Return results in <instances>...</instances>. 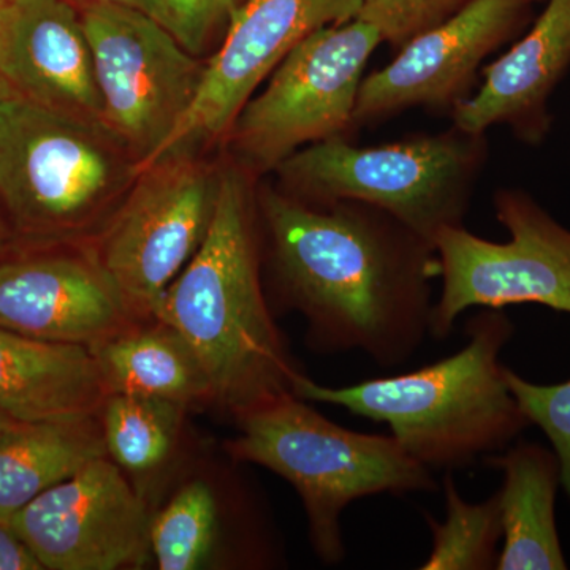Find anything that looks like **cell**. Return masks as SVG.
<instances>
[{"instance_id":"6da1fadb","label":"cell","mask_w":570,"mask_h":570,"mask_svg":"<svg viewBox=\"0 0 570 570\" xmlns=\"http://www.w3.org/2000/svg\"><path fill=\"white\" fill-rule=\"evenodd\" d=\"M262 246L276 287L326 352H363L377 366L407 362L430 336L434 246L392 214L360 202L307 205L257 181Z\"/></svg>"},{"instance_id":"7a4b0ae2","label":"cell","mask_w":570,"mask_h":570,"mask_svg":"<svg viewBox=\"0 0 570 570\" xmlns=\"http://www.w3.org/2000/svg\"><path fill=\"white\" fill-rule=\"evenodd\" d=\"M257 181L230 157L220 164L208 234L153 313L194 348L213 403L235 419L294 395L302 373L266 298Z\"/></svg>"},{"instance_id":"3957f363","label":"cell","mask_w":570,"mask_h":570,"mask_svg":"<svg viewBox=\"0 0 570 570\" xmlns=\"http://www.w3.org/2000/svg\"><path fill=\"white\" fill-rule=\"evenodd\" d=\"M456 354L397 376L326 387L298 373L294 395L387 423L412 459L431 471L472 466L508 448L530 425L499 362L513 335L502 309H482L466 325Z\"/></svg>"},{"instance_id":"277c9868","label":"cell","mask_w":570,"mask_h":570,"mask_svg":"<svg viewBox=\"0 0 570 570\" xmlns=\"http://www.w3.org/2000/svg\"><path fill=\"white\" fill-rule=\"evenodd\" d=\"M140 174L104 122L20 96L0 100V208L14 243H91Z\"/></svg>"},{"instance_id":"5b68a950","label":"cell","mask_w":570,"mask_h":570,"mask_svg":"<svg viewBox=\"0 0 570 570\" xmlns=\"http://www.w3.org/2000/svg\"><path fill=\"white\" fill-rule=\"evenodd\" d=\"M228 455L287 480L302 498L313 549L325 564L346 558L341 517L348 504L374 494L434 493L433 471L393 436L337 425L287 395L235 419Z\"/></svg>"},{"instance_id":"8992f818","label":"cell","mask_w":570,"mask_h":570,"mask_svg":"<svg viewBox=\"0 0 570 570\" xmlns=\"http://www.w3.org/2000/svg\"><path fill=\"white\" fill-rule=\"evenodd\" d=\"M487 159V134L455 126L379 146L332 138L284 160L276 186L307 205L376 206L434 246L439 232L463 225Z\"/></svg>"},{"instance_id":"52a82bcc","label":"cell","mask_w":570,"mask_h":570,"mask_svg":"<svg viewBox=\"0 0 570 570\" xmlns=\"http://www.w3.org/2000/svg\"><path fill=\"white\" fill-rule=\"evenodd\" d=\"M382 43L358 18L306 37L236 115L224 140L230 159L262 179L305 146L355 132L360 86Z\"/></svg>"},{"instance_id":"ba28073f","label":"cell","mask_w":570,"mask_h":570,"mask_svg":"<svg viewBox=\"0 0 570 570\" xmlns=\"http://www.w3.org/2000/svg\"><path fill=\"white\" fill-rule=\"evenodd\" d=\"M493 208L509 242H489L464 225L444 228L434 238L442 283L430 324L436 340H445L471 307L534 303L570 314L569 228L515 187L498 189Z\"/></svg>"},{"instance_id":"9c48e42d","label":"cell","mask_w":570,"mask_h":570,"mask_svg":"<svg viewBox=\"0 0 570 570\" xmlns=\"http://www.w3.org/2000/svg\"><path fill=\"white\" fill-rule=\"evenodd\" d=\"M220 164L176 153L140 168L121 206L89 245L149 321L164 292L204 243L216 209Z\"/></svg>"},{"instance_id":"30bf717a","label":"cell","mask_w":570,"mask_h":570,"mask_svg":"<svg viewBox=\"0 0 570 570\" xmlns=\"http://www.w3.org/2000/svg\"><path fill=\"white\" fill-rule=\"evenodd\" d=\"M91 45L104 122L149 164L193 105L205 63L160 22L134 7H78Z\"/></svg>"},{"instance_id":"8fae6325","label":"cell","mask_w":570,"mask_h":570,"mask_svg":"<svg viewBox=\"0 0 570 570\" xmlns=\"http://www.w3.org/2000/svg\"><path fill=\"white\" fill-rule=\"evenodd\" d=\"M363 0H249L232 13L223 43L205 62L189 110L148 165L224 141L247 100L311 33L358 17ZM145 165V167H148Z\"/></svg>"},{"instance_id":"7c38bea8","label":"cell","mask_w":570,"mask_h":570,"mask_svg":"<svg viewBox=\"0 0 570 570\" xmlns=\"http://www.w3.org/2000/svg\"><path fill=\"white\" fill-rule=\"evenodd\" d=\"M530 0H471L449 20L420 33L384 69L363 78L354 130L414 108L452 111L469 99L482 62L519 37Z\"/></svg>"},{"instance_id":"4fadbf2b","label":"cell","mask_w":570,"mask_h":570,"mask_svg":"<svg viewBox=\"0 0 570 570\" xmlns=\"http://www.w3.org/2000/svg\"><path fill=\"white\" fill-rule=\"evenodd\" d=\"M10 527L50 570L127 568L151 549L145 502L108 456L33 499Z\"/></svg>"},{"instance_id":"5bb4252c","label":"cell","mask_w":570,"mask_h":570,"mask_svg":"<svg viewBox=\"0 0 570 570\" xmlns=\"http://www.w3.org/2000/svg\"><path fill=\"white\" fill-rule=\"evenodd\" d=\"M140 322L89 243L39 247L0 262V328L92 347Z\"/></svg>"},{"instance_id":"9a60e30c","label":"cell","mask_w":570,"mask_h":570,"mask_svg":"<svg viewBox=\"0 0 570 570\" xmlns=\"http://www.w3.org/2000/svg\"><path fill=\"white\" fill-rule=\"evenodd\" d=\"M0 77L17 96L104 122L91 45L70 0H10L0 26Z\"/></svg>"},{"instance_id":"2e32d148","label":"cell","mask_w":570,"mask_h":570,"mask_svg":"<svg viewBox=\"0 0 570 570\" xmlns=\"http://www.w3.org/2000/svg\"><path fill=\"white\" fill-rule=\"evenodd\" d=\"M546 2L531 28L482 71L479 91L452 111L453 126L474 134L508 126L524 145L547 140L550 99L570 70V0Z\"/></svg>"},{"instance_id":"e0dca14e","label":"cell","mask_w":570,"mask_h":570,"mask_svg":"<svg viewBox=\"0 0 570 570\" xmlns=\"http://www.w3.org/2000/svg\"><path fill=\"white\" fill-rule=\"evenodd\" d=\"M108 389L89 347L0 328V412L14 422L100 415Z\"/></svg>"},{"instance_id":"ac0fdd59","label":"cell","mask_w":570,"mask_h":570,"mask_svg":"<svg viewBox=\"0 0 570 570\" xmlns=\"http://www.w3.org/2000/svg\"><path fill=\"white\" fill-rule=\"evenodd\" d=\"M501 469L502 549L498 570L568 569L562 553L554 501L561 483L554 452L532 442H519L504 455L483 459Z\"/></svg>"},{"instance_id":"d6986e66","label":"cell","mask_w":570,"mask_h":570,"mask_svg":"<svg viewBox=\"0 0 570 570\" xmlns=\"http://www.w3.org/2000/svg\"><path fill=\"white\" fill-rule=\"evenodd\" d=\"M108 456L102 420L14 422L0 431V523L92 461Z\"/></svg>"},{"instance_id":"ffe728a7","label":"cell","mask_w":570,"mask_h":570,"mask_svg":"<svg viewBox=\"0 0 570 570\" xmlns=\"http://www.w3.org/2000/svg\"><path fill=\"white\" fill-rule=\"evenodd\" d=\"M134 325L89 347L108 393L164 397L186 407L213 403V387L194 348L170 325Z\"/></svg>"},{"instance_id":"44dd1931","label":"cell","mask_w":570,"mask_h":570,"mask_svg":"<svg viewBox=\"0 0 570 570\" xmlns=\"http://www.w3.org/2000/svg\"><path fill=\"white\" fill-rule=\"evenodd\" d=\"M187 411L164 397L111 393L100 412L108 456L132 474L156 471L174 452Z\"/></svg>"},{"instance_id":"7402d4cb","label":"cell","mask_w":570,"mask_h":570,"mask_svg":"<svg viewBox=\"0 0 570 570\" xmlns=\"http://www.w3.org/2000/svg\"><path fill=\"white\" fill-rule=\"evenodd\" d=\"M445 520L425 515L433 535L430 557L422 570H491L497 569L499 542L502 540L499 494L472 504L461 497L452 471L444 478Z\"/></svg>"},{"instance_id":"603a6c76","label":"cell","mask_w":570,"mask_h":570,"mask_svg":"<svg viewBox=\"0 0 570 570\" xmlns=\"http://www.w3.org/2000/svg\"><path fill=\"white\" fill-rule=\"evenodd\" d=\"M217 502L204 480L184 485L151 520L149 546L160 570H194L212 551Z\"/></svg>"},{"instance_id":"cb8c5ba5","label":"cell","mask_w":570,"mask_h":570,"mask_svg":"<svg viewBox=\"0 0 570 570\" xmlns=\"http://www.w3.org/2000/svg\"><path fill=\"white\" fill-rule=\"evenodd\" d=\"M505 381L530 425H538L553 445L561 485L570 499V381L532 384L505 366Z\"/></svg>"},{"instance_id":"d4e9b609","label":"cell","mask_w":570,"mask_h":570,"mask_svg":"<svg viewBox=\"0 0 570 570\" xmlns=\"http://www.w3.org/2000/svg\"><path fill=\"white\" fill-rule=\"evenodd\" d=\"M471 0H363L358 20L367 22L396 52L420 33L436 28Z\"/></svg>"},{"instance_id":"484cf974","label":"cell","mask_w":570,"mask_h":570,"mask_svg":"<svg viewBox=\"0 0 570 570\" xmlns=\"http://www.w3.org/2000/svg\"><path fill=\"white\" fill-rule=\"evenodd\" d=\"M146 13L200 58L235 11V0H146Z\"/></svg>"},{"instance_id":"4316f807","label":"cell","mask_w":570,"mask_h":570,"mask_svg":"<svg viewBox=\"0 0 570 570\" xmlns=\"http://www.w3.org/2000/svg\"><path fill=\"white\" fill-rule=\"evenodd\" d=\"M0 570H43L39 558L10 524L0 523Z\"/></svg>"},{"instance_id":"83f0119b","label":"cell","mask_w":570,"mask_h":570,"mask_svg":"<svg viewBox=\"0 0 570 570\" xmlns=\"http://www.w3.org/2000/svg\"><path fill=\"white\" fill-rule=\"evenodd\" d=\"M13 245V234H11L10 225L7 223L6 214H3L2 208H0V262L9 257Z\"/></svg>"},{"instance_id":"f1b7e54d","label":"cell","mask_w":570,"mask_h":570,"mask_svg":"<svg viewBox=\"0 0 570 570\" xmlns=\"http://www.w3.org/2000/svg\"><path fill=\"white\" fill-rule=\"evenodd\" d=\"M77 7L92 6V3H112V6L134 7L145 11L146 0H70Z\"/></svg>"},{"instance_id":"f546056e","label":"cell","mask_w":570,"mask_h":570,"mask_svg":"<svg viewBox=\"0 0 570 570\" xmlns=\"http://www.w3.org/2000/svg\"><path fill=\"white\" fill-rule=\"evenodd\" d=\"M11 96H17V94H14L13 89H11L9 85H7V81L3 80L2 77H0V100L9 99V97Z\"/></svg>"},{"instance_id":"4dcf8cb0","label":"cell","mask_w":570,"mask_h":570,"mask_svg":"<svg viewBox=\"0 0 570 570\" xmlns=\"http://www.w3.org/2000/svg\"><path fill=\"white\" fill-rule=\"evenodd\" d=\"M10 0H0V26H2L3 18H6L7 10H9Z\"/></svg>"},{"instance_id":"1f68e13d","label":"cell","mask_w":570,"mask_h":570,"mask_svg":"<svg viewBox=\"0 0 570 570\" xmlns=\"http://www.w3.org/2000/svg\"><path fill=\"white\" fill-rule=\"evenodd\" d=\"M13 423L14 420L7 417L6 414H2V412H0V431L6 430V428H9L10 425H13Z\"/></svg>"},{"instance_id":"d6a6232c","label":"cell","mask_w":570,"mask_h":570,"mask_svg":"<svg viewBox=\"0 0 570 570\" xmlns=\"http://www.w3.org/2000/svg\"><path fill=\"white\" fill-rule=\"evenodd\" d=\"M249 2V0H235V10L242 7L243 3Z\"/></svg>"},{"instance_id":"836d02e7","label":"cell","mask_w":570,"mask_h":570,"mask_svg":"<svg viewBox=\"0 0 570 570\" xmlns=\"http://www.w3.org/2000/svg\"><path fill=\"white\" fill-rule=\"evenodd\" d=\"M530 2H539V0H530Z\"/></svg>"}]
</instances>
